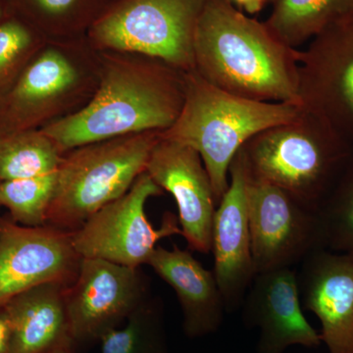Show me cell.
<instances>
[{
	"label": "cell",
	"instance_id": "20",
	"mask_svg": "<svg viewBox=\"0 0 353 353\" xmlns=\"http://www.w3.org/2000/svg\"><path fill=\"white\" fill-rule=\"evenodd\" d=\"M62 159L57 146L41 131L0 134V182L52 173Z\"/></svg>",
	"mask_w": 353,
	"mask_h": 353
},
{
	"label": "cell",
	"instance_id": "15",
	"mask_svg": "<svg viewBox=\"0 0 353 353\" xmlns=\"http://www.w3.org/2000/svg\"><path fill=\"white\" fill-rule=\"evenodd\" d=\"M301 305L317 316L329 353H353V259L320 250L297 273Z\"/></svg>",
	"mask_w": 353,
	"mask_h": 353
},
{
	"label": "cell",
	"instance_id": "21",
	"mask_svg": "<svg viewBox=\"0 0 353 353\" xmlns=\"http://www.w3.org/2000/svg\"><path fill=\"white\" fill-rule=\"evenodd\" d=\"M99 353H171L162 301L150 296L125 322L99 341Z\"/></svg>",
	"mask_w": 353,
	"mask_h": 353
},
{
	"label": "cell",
	"instance_id": "5",
	"mask_svg": "<svg viewBox=\"0 0 353 353\" xmlns=\"http://www.w3.org/2000/svg\"><path fill=\"white\" fill-rule=\"evenodd\" d=\"M159 132H139L81 146L63 158L48 225L76 231L99 209L126 194L145 172Z\"/></svg>",
	"mask_w": 353,
	"mask_h": 353
},
{
	"label": "cell",
	"instance_id": "3",
	"mask_svg": "<svg viewBox=\"0 0 353 353\" xmlns=\"http://www.w3.org/2000/svg\"><path fill=\"white\" fill-rule=\"evenodd\" d=\"M303 106L285 102L252 101L211 85L196 71L185 74V99L169 129L159 132L194 148L210 178L216 203L226 194L230 166L248 139L294 119Z\"/></svg>",
	"mask_w": 353,
	"mask_h": 353
},
{
	"label": "cell",
	"instance_id": "2",
	"mask_svg": "<svg viewBox=\"0 0 353 353\" xmlns=\"http://www.w3.org/2000/svg\"><path fill=\"white\" fill-rule=\"evenodd\" d=\"M185 74L165 62L114 66L90 103L41 132L61 153L129 134L163 132L182 109Z\"/></svg>",
	"mask_w": 353,
	"mask_h": 353
},
{
	"label": "cell",
	"instance_id": "13",
	"mask_svg": "<svg viewBox=\"0 0 353 353\" xmlns=\"http://www.w3.org/2000/svg\"><path fill=\"white\" fill-rule=\"evenodd\" d=\"M241 305L245 326L259 329L255 353H284L294 345L307 348L321 345L319 332L303 314L294 268L255 275Z\"/></svg>",
	"mask_w": 353,
	"mask_h": 353
},
{
	"label": "cell",
	"instance_id": "28",
	"mask_svg": "<svg viewBox=\"0 0 353 353\" xmlns=\"http://www.w3.org/2000/svg\"><path fill=\"white\" fill-rule=\"evenodd\" d=\"M75 343L70 341L44 353H75Z\"/></svg>",
	"mask_w": 353,
	"mask_h": 353
},
{
	"label": "cell",
	"instance_id": "1",
	"mask_svg": "<svg viewBox=\"0 0 353 353\" xmlns=\"http://www.w3.org/2000/svg\"><path fill=\"white\" fill-rule=\"evenodd\" d=\"M299 50L231 0H206L194 34V71L238 97L301 106Z\"/></svg>",
	"mask_w": 353,
	"mask_h": 353
},
{
	"label": "cell",
	"instance_id": "24",
	"mask_svg": "<svg viewBox=\"0 0 353 353\" xmlns=\"http://www.w3.org/2000/svg\"><path fill=\"white\" fill-rule=\"evenodd\" d=\"M30 28L17 19L0 23V82L8 76L32 44Z\"/></svg>",
	"mask_w": 353,
	"mask_h": 353
},
{
	"label": "cell",
	"instance_id": "29",
	"mask_svg": "<svg viewBox=\"0 0 353 353\" xmlns=\"http://www.w3.org/2000/svg\"><path fill=\"white\" fill-rule=\"evenodd\" d=\"M2 17H3V7H2L1 1H0V23H1Z\"/></svg>",
	"mask_w": 353,
	"mask_h": 353
},
{
	"label": "cell",
	"instance_id": "14",
	"mask_svg": "<svg viewBox=\"0 0 353 353\" xmlns=\"http://www.w3.org/2000/svg\"><path fill=\"white\" fill-rule=\"evenodd\" d=\"M230 183L213 218L211 252L227 312L243 304L255 277L248 220L246 171L239 150L230 166Z\"/></svg>",
	"mask_w": 353,
	"mask_h": 353
},
{
	"label": "cell",
	"instance_id": "30",
	"mask_svg": "<svg viewBox=\"0 0 353 353\" xmlns=\"http://www.w3.org/2000/svg\"><path fill=\"white\" fill-rule=\"evenodd\" d=\"M269 1L272 2V3H274V2L276 1V0H269Z\"/></svg>",
	"mask_w": 353,
	"mask_h": 353
},
{
	"label": "cell",
	"instance_id": "16",
	"mask_svg": "<svg viewBox=\"0 0 353 353\" xmlns=\"http://www.w3.org/2000/svg\"><path fill=\"white\" fill-rule=\"evenodd\" d=\"M146 265L175 290L188 338H202L221 328L227 312L224 297L214 273L204 268L190 250L157 245Z\"/></svg>",
	"mask_w": 353,
	"mask_h": 353
},
{
	"label": "cell",
	"instance_id": "19",
	"mask_svg": "<svg viewBox=\"0 0 353 353\" xmlns=\"http://www.w3.org/2000/svg\"><path fill=\"white\" fill-rule=\"evenodd\" d=\"M273 4L265 24L294 50L353 17V0H276Z\"/></svg>",
	"mask_w": 353,
	"mask_h": 353
},
{
	"label": "cell",
	"instance_id": "9",
	"mask_svg": "<svg viewBox=\"0 0 353 353\" xmlns=\"http://www.w3.org/2000/svg\"><path fill=\"white\" fill-rule=\"evenodd\" d=\"M150 296L141 268L82 259L75 281L64 292L72 341L75 345L101 341Z\"/></svg>",
	"mask_w": 353,
	"mask_h": 353
},
{
	"label": "cell",
	"instance_id": "4",
	"mask_svg": "<svg viewBox=\"0 0 353 353\" xmlns=\"http://www.w3.org/2000/svg\"><path fill=\"white\" fill-rule=\"evenodd\" d=\"M246 174L317 211L353 157V146L314 114L265 129L241 148Z\"/></svg>",
	"mask_w": 353,
	"mask_h": 353
},
{
	"label": "cell",
	"instance_id": "22",
	"mask_svg": "<svg viewBox=\"0 0 353 353\" xmlns=\"http://www.w3.org/2000/svg\"><path fill=\"white\" fill-rule=\"evenodd\" d=\"M57 170L46 175L0 182V205L8 209L11 219L27 227L48 225Z\"/></svg>",
	"mask_w": 353,
	"mask_h": 353
},
{
	"label": "cell",
	"instance_id": "10",
	"mask_svg": "<svg viewBox=\"0 0 353 353\" xmlns=\"http://www.w3.org/2000/svg\"><path fill=\"white\" fill-rule=\"evenodd\" d=\"M301 106L353 146V17L299 50Z\"/></svg>",
	"mask_w": 353,
	"mask_h": 353
},
{
	"label": "cell",
	"instance_id": "6",
	"mask_svg": "<svg viewBox=\"0 0 353 353\" xmlns=\"http://www.w3.org/2000/svg\"><path fill=\"white\" fill-rule=\"evenodd\" d=\"M206 0H117L90 27L97 46L194 71V34Z\"/></svg>",
	"mask_w": 353,
	"mask_h": 353
},
{
	"label": "cell",
	"instance_id": "18",
	"mask_svg": "<svg viewBox=\"0 0 353 353\" xmlns=\"http://www.w3.org/2000/svg\"><path fill=\"white\" fill-rule=\"evenodd\" d=\"M77 80L68 60L55 50H48L32 62L9 92L4 108L6 132L26 131L32 113L46 101L66 92Z\"/></svg>",
	"mask_w": 353,
	"mask_h": 353
},
{
	"label": "cell",
	"instance_id": "26",
	"mask_svg": "<svg viewBox=\"0 0 353 353\" xmlns=\"http://www.w3.org/2000/svg\"><path fill=\"white\" fill-rule=\"evenodd\" d=\"M11 341V323L6 307H0V353H9Z\"/></svg>",
	"mask_w": 353,
	"mask_h": 353
},
{
	"label": "cell",
	"instance_id": "11",
	"mask_svg": "<svg viewBox=\"0 0 353 353\" xmlns=\"http://www.w3.org/2000/svg\"><path fill=\"white\" fill-rule=\"evenodd\" d=\"M81 261L72 232L50 225L23 226L0 216V307L38 285L69 287Z\"/></svg>",
	"mask_w": 353,
	"mask_h": 353
},
{
	"label": "cell",
	"instance_id": "23",
	"mask_svg": "<svg viewBox=\"0 0 353 353\" xmlns=\"http://www.w3.org/2000/svg\"><path fill=\"white\" fill-rule=\"evenodd\" d=\"M325 250L353 259V157L318 210Z\"/></svg>",
	"mask_w": 353,
	"mask_h": 353
},
{
	"label": "cell",
	"instance_id": "7",
	"mask_svg": "<svg viewBox=\"0 0 353 353\" xmlns=\"http://www.w3.org/2000/svg\"><path fill=\"white\" fill-rule=\"evenodd\" d=\"M162 194L163 190L143 172L126 194L99 209L72 232L76 252L82 259L106 260L131 268L146 265L158 241L182 236L173 213H165L158 229L146 217V201Z\"/></svg>",
	"mask_w": 353,
	"mask_h": 353
},
{
	"label": "cell",
	"instance_id": "12",
	"mask_svg": "<svg viewBox=\"0 0 353 353\" xmlns=\"http://www.w3.org/2000/svg\"><path fill=\"white\" fill-rule=\"evenodd\" d=\"M145 171L175 199L182 236L190 252H210L217 203L201 155L190 146L160 137Z\"/></svg>",
	"mask_w": 353,
	"mask_h": 353
},
{
	"label": "cell",
	"instance_id": "17",
	"mask_svg": "<svg viewBox=\"0 0 353 353\" xmlns=\"http://www.w3.org/2000/svg\"><path fill=\"white\" fill-rule=\"evenodd\" d=\"M66 285L44 284L14 296L4 305L11 323L9 353H44L74 343L65 306Z\"/></svg>",
	"mask_w": 353,
	"mask_h": 353
},
{
	"label": "cell",
	"instance_id": "25",
	"mask_svg": "<svg viewBox=\"0 0 353 353\" xmlns=\"http://www.w3.org/2000/svg\"><path fill=\"white\" fill-rule=\"evenodd\" d=\"M34 10L43 19L60 24L71 19L87 6L88 0H28Z\"/></svg>",
	"mask_w": 353,
	"mask_h": 353
},
{
	"label": "cell",
	"instance_id": "8",
	"mask_svg": "<svg viewBox=\"0 0 353 353\" xmlns=\"http://www.w3.org/2000/svg\"><path fill=\"white\" fill-rule=\"evenodd\" d=\"M246 194L255 275L294 268L311 253L325 250L317 211L248 174Z\"/></svg>",
	"mask_w": 353,
	"mask_h": 353
},
{
	"label": "cell",
	"instance_id": "27",
	"mask_svg": "<svg viewBox=\"0 0 353 353\" xmlns=\"http://www.w3.org/2000/svg\"><path fill=\"white\" fill-rule=\"evenodd\" d=\"M231 1L234 6H238L246 13L253 15L260 12L269 0H231Z\"/></svg>",
	"mask_w": 353,
	"mask_h": 353
}]
</instances>
